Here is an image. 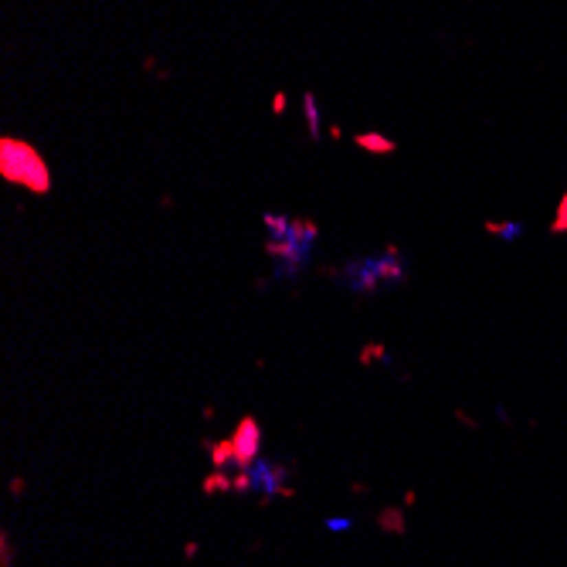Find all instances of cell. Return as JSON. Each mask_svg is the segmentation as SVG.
<instances>
[{
	"label": "cell",
	"instance_id": "cell-1",
	"mask_svg": "<svg viewBox=\"0 0 567 567\" xmlns=\"http://www.w3.org/2000/svg\"><path fill=\"white\" fill-rule=\"evenodd\" d=\"M265 227H269L265 252L276 262V279H296L313 262L320 227L306 218H289V214H265Z\"/></svg>",
	"mask_w": 567,
	"mask_h": 567
},
{
	"label": "cell",
	"instance_id": "cell-2",
	"mask_svg": "<svg viewBox=\"0 0 567 567\" xmlns=\"http://www.w3.org/2000/svg\"><path fill=\"white\" fill-rule=\"evenodd\" d=\"M343 289L357 292V296H374L381 289L401 285L408 279V258L397 252L394 245H388L377 255H364V258H350L343 269L330 272Z\"/></svg>",
	"mask_w": 567,
	"mask_h": 567
},
{
	"label": "cell",
	"instance_id": "cell-3",
	"mask_svg": "<svg viewBox=\"0 0 567 567\" xmlns=\"http://www.w3.org/2000/svg\"><path fill=\"white\" fill-rule=\"evenodd\" d=\"M0 177L7 184L27 187L31 194H48L52 190V170H48L45 157L31 143L14 140V136L0 140Z\"/></svg>",
	"mask_w": 567,
	"mask_h": 567
},
{
	"label": "cell",
	"instance_id": "cell-4",
	"mask_svg": "<svg viewBox=\"0 0 567 567\" xmlns=\"http://www.w3.org/2000/svg\"><path fill=\"white\" fill-rule=\"evenodd\" d=\"M231 442H234L238 469H248L252 462H258V455H262V428H258V421L252 414L241 418L238 428H234V435H231Z\"/></svg>",
	"mask_w": 567,
	"mask_h": 567
},
{
	"label": "cell",
	"instance_id": "cell-5",
	"mask_svg": "<svg viewBox=\"0 0 567 567\" xmlns=\"http://www.w3.org/2000/svg\"><path fill=\"white\" fill-rule=\"evenodd\" d=\"M208 452H211V465H214V469H227V465L238 469L234 442H231V438H225V442H208Z\"/></svg>",
	"mask_w": 567,
	"mask_h": 567
},
{
	"label": "cell",
	"instance_id": "cell-6",
	"mask_svg": "<svg viewBox=\"0 0 567 567\" xmlns=\"http://www.w3.org/2000/svg\"><path fill=\"white\" fill-rule=\"evenodd\" d=\"M377 523H381L384 533H404V513H401V507H388V510H381L377 513Z\"/></svg>",
	"mask_w": 567,
	"mask_h": 567
},
{
	"label": "cell",
	"instance_id": "cell-7",
	"mask_svg": "<svg viewBox=\"0 0 567 567\" xmlns=\"http://www.w3.org/2000/svg\"><path fill=\"white\" fill-rule=\"evenodd\" d=\"M201 489H204V493H227V489H234V476H227L225 469H214V472L204 479Z\"/></svg>",
	"mask_w": 567,
	"mask_h": 567
},
{
	"label": "cell",
	"instance_id": "cell-8",
	"mask_svg": "<svg viewBox=\"0 0 567 567\" xmlns=\"http://www.w3.org/2000/svg\"><path fill=\"white\" fill-rule=\"evenodd\" d=\"M357 143H360L364 150H370V153H391V150H394V143L384 140V136H377V133H374V136L364 133V136H357Z\"/></svg>",
	"mask_w": 567,
	"mask_h": 567
},
{
	"label": "cell",
	"instance_id": "cell-9",
	"mask_svg": "<svg viewBox=\"0 0 567 567\" xmlns=\"http://www.w3.org/2000/svg\"><path fill=\"white\" fill-rule=\"evenodd\" d=\"M302 109H306V119H309V136L320 140V113H316V96H313V92H306Z\"/></svg>",
	"mask_w": 567,
	"mask_h": 567
},
{
	"label": "cell",
	"instance_id": "cell-10",
	"mask_svg": "<svg viewBox=\"0 0 567 567\" xmlns=\"http://www.w3.org/2000/svg\"><path fill=\"white\" fill-rule=\"evenodd\" d=\"M14 561V551H10V537L7 533H0V567H10Z\"/></svg>",
	"mask_w": 567,
	"mask_h": 567
},
{
	"label": "cell",
	"instance_id": "cell-11",
	"mask_svg": "<svg viewBox=\"0 0 567 567\" xmlns=\"http://www.w3.org/2000/svg\"><path fill=\"white\" fill-rule=\"evenodd\" d=\"M567 227V197H564V204H561V214H557V225H554V231H564Z\"/></svg>",
	"mask_w": 567,
	"mask_h": 567
},
{
	"label": "cell",
	"instance_id": "cell-12",
	"mask_svg": "<svg viewBox=\"0 0 567 567\" xmlns=\"http://www.w3.org/2000/svg\"><path fill=\"white\" fill-rule=\"evenodd\" d=\"M326 526L340 533V530H350V520H326Z\"/></svg>",
	"mask_w": 567,
	"mask_h": 567
},
{
	"label": "cell",
	"instance_id": "cell-13",
	"mask_svg": "<svg viewBox=\"0 0 567 567\" xmlns=\"http://www.w3.org/2000/svg\"><path fill=\"white\" fill-rule=\"evenodd\" d=\"M10 493H14V496L24 493V479H10Z\"/></svg>",
	"mask_w": 567,
	"mask_h": 567
}]
</instances>
